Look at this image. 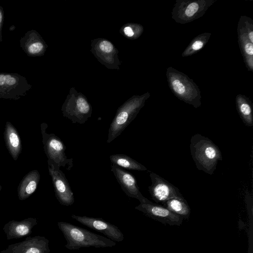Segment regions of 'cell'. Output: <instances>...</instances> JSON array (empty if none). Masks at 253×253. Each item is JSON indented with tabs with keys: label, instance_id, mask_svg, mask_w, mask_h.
Returning a JSON list of instances; mask_svg holds the SVG:
<instances>
[{
	"label": "cell",
	"instance_id": "16",
	"mask_svg": "<svg viewBox=\"0 0 253 253\" xmlns=\"http://www.w3.org/2000/svg\"><path fill=\"white\" fill-rule=\"evenodd\" d=\"M20 46L27 56L30 57L43 55L47 47L41 35L34 30L27 31L21 38Z\"/></svg>",
	"mask_w": 253,
	"mask_h": 253
},
{
	"label": "cell",
	"instance_id": "15",
	"mask_svg": "<svg viewBox=\"0 0 253 253\" xmlns=\"http://www.w3.org/2000/svg\"><path fill=\"white\" fill-rule=\"evenodd\" d=\"M49 240L45 237H27L22 242L11 244L0 253H49Z\"/></svg>",
	"mask_w": 253,
	"mask_h": 253
},
{
	"label": "cell",
	"instance_id": "9",
	"mask_svg": "<svg viewBox=\"0 0 253 253\" xmlns=\"http://www.w3.org/2000/svg\"><path fill=\"white\" fill-rule=\"evenodd\" d=\"M150 177L152 184L148 190L152 199L156 203L163 205L173 198L185 199L178 188L164 178L153 172H150Z\"/></svg>",
	"mask_w": 253,
	"mask_h": 253
},
{
	"label": "cell",
	"instance_id": "14",
	"mask_svg": "<svg viewBox=\"0 0 253 253\" xmlns=\"http://www.w3.org/2000/svg\"><path fill=\"white\" fill-rule=\"evenodd\" d=\"M111 171L123 191L128 197L137 199L140 204L152 203L142 195L133 174L114 165L111 166Z\"/></svg>",
	"mask_w": 253,
	"mask_h": 253
},
{
	"label": "cell",
	"instance_id": "3",
	"mask_svg": "<svg viewBox=\"0 0 253 253\" xmlns=\"http://www.w3.org/2000/svg\"><path fill=\"white\" fill-rule=\"evenodd\" d=\"M169 89L179 100L198 108L202 104L199 86L187 75L170 66L166 70Z\"/></svg>",
	"mask_w": 253,
	"mask_h": 253
},
{
	"label": "cell",
	"instance_id": "19",
	"mask_svg": "<svg viewBox=\"0 0 253 253\" xmlns=\"http://www.w3.org/2000/svg\"><path fill=\"white\" fill-rule=\"evenodd\" d=\"M40 177L37 170H32L24 176L17 188L18 197L20 200L27 199L35 192Z\"/></svg>",
	"mask_w": 253,
	"mask_h": 253
},
{
	"label": "cell",
	"instance_id": "4",
	"mask_svg": "<svg viewBox=\"0 0 253 253\" xmlns=\"http://www.w3.org/2000/svg\"><path fill=\"white\" fill-rule=\"evenodd\" d=\"M150 94L126 103L120 107L110 124L107 142L110 143L118 137L136 117Z\"/></svg>",
	"mask_w": 253,
	"mask_h": 253
},
{
	"label": "cell",
	"instance_id": "20",
	"mask_svg": "<svg viewBox=\"0 0 253 253\" xmlns=\"http://www.w3.org/2000/svg\"><path fill=\"white\" fill-rule=\"evenodd\" d=\"M236 105L239 116L245 125L253 126V106L251 99L243 94L236 97Z\"/></svg>",
	"mask_w": 253,
	"mask_h": 253
},
{
	"label": "cell",
	"instance_id": "27",
	"mask_svg": "<svg viewBox=\"0 0 253 253\" xmlns=\"http://www.w3.org/2000/svg\"><path fill=\"white\" fill-rule=\"evenodd\" d=\"M1 190V186L0 185V192Z\"/></svg>",
	"mask_w": 253,
	"mask_h": 253
},
{
	"label": "cell",
	"instance_id": "12",
	"mask_svg": "<svg viewBox=\"0 0 253 253\" xmlns=\"http://www.w3.org/2000/svg\"><path fill=\"white\" fill-rule=\"evenodd\" d=\"M71 217L83 225L103 233L107 238L115 242H120L124 239L123 233L117 226L101 218L75 214H72Z\"/></svg>",
	"mask_w": 253,
	"mask_h": 253
},
{
	"label": "cell",
	"instance_id": "8",
	"mask_svg": "<svg viewBox=\"0 0 253 253\" xmlns=\"http://www.w3.org/2000/svg\"><path fill=\"white\" fill-rule=\"evenodd\" d=\"M238 42L245 65L253 71V20L241 16L237 25Z\"/></svg>",
	"mask_w": 253,
	"mask_h": 253
},
{
	"label": "cell",
	"instance_id": "26",
	"mask_svg": "<svg viewBox=\"0 0 253 253\" xmlns=\"http://www.w3.org/2000/svg\"><path fill=\"white\" fill-rule=\"evenodd\" d=\"M125 34L128 37H132L134 35V32L130 27H126L124 30Z\"/></svg>",
	"mask_w": 253,
	"mask_h": 253
},
{
	"label": "cell",
	"instance_id": "25",
	"mask_svg": "<svg viewBox=\"0 0 253 253\" xmlns=\"http://www.w3.org/2000/svg\"><path fill=\"white\" fill-rule=\"evenodd\" d=\"M4 12L2 6H0V42L2 41V29L4 22Z\"/></svg>",
	"mask_w": 253,
	"mask_h": 253
},
{
	"label": "cell",
	"instance_id": "23",
	"mask_svg": "<svg viewBox=\"0 0 253 253\" xmlns=\"http://www.w3.org/2000/svg\"><path fill=\"white\" fill-rule=\"evenodd\" d=\"M211 36V33L209 32H205L196 36L182 53V56H191L197 53L207 44Z\"/></svg>",
	"mask_w": 253,
	"mask_h": 253
},
{
	"label": "cell",
	"instance_id": "11",
	"mask_svg": "<svg viewBox=\"0 0 253 253\" xmlns=\"http://www.w3.org/2000/svg\"><path fill=\"white\" fill-rule=\"evenodd\" d=\"M64 117L73 124H84L91 117L92 109L87 101L81 96L67 101L62 107Z\"/></svg>",
	"mask_w": 253,
	"mask_h": 253
},
{
	"label": "cell",
	"instance_id": "13",
	"mask_svg": "<svg viewBox=\"0 0 253 253\" xmlns=\"http://www.w3.org/2000/svg\"><path fill=\"white\" fill-rule=\"evenodd\" d=\"M135 209L151 218L170 226H180L184 219L164 206L153 203L140 204L135 207Z\"/></svg>",
	"mask_w": 253,
	"mask_h": 253
},
{
	"label": "cell",
	"instance_id": "24",
	"mask_svg": "<svg viewBox=\"0 0 253 253\" xmlns=\"http://www.w3.org/2000/svg\"><path fill=\"white\" fill-rule=\"evenodd\" d=\"M99 48L102 51L106 53H109L113 51L114 46L110 42L104 40L100 42Z\"/></svg>",
	"mask_w": 253,
	"mask_h": 253
},
{
	"label": "cell",
	"instance_id": "10",
	"mask_svg": "<svg viewBox=\"0 0 253 253\" xmlns=\"http://www.w3.org/2000/svg\"><path fill=\"white\" fill-rule=\"evenodd\" d=\"M47 163L57 200L63 206L72 205L75 202L74 193L64 173L59 166L51 163Z\"/></svg>",
	"mask_w": 253,
	"mask_h": 253
},
{
	"label": "cell",
	"instance_id": "18",
	"mask_svg": "<svg viewBox=\"0 0 253 253\" xmlns=\"http://www.w3.org/2000/svg\"><path fill=\"white\" fill-rule=\"evenodd\" d=\"M3 136L9 154L14 160H17L22 151L21 138L16 128L9 122L5 124Z\"/></svg>",
	"mask_w": 253,
	"mask_h": 253
},
{
	"label": "cell",
	"instance_id": "21",
	"mask_svg": "<svg viewBox=\"0 0 253 253\" xmlns=\"http://www.w3.org/2000/svg\"><path fill=\"white\" fill-rule=\"evenodd\" d=\"M112 165L117 166L123 169L144 171L147 168L134 159L124 154H114L109 157Z\"/></svg>",
	"mask_w": 253,
	"mask_h": 253
},
{
	"label": "cell",
	"instance_id": "7",
	"mask_svg": "<svg viewBox=\"0 0 253 253\" xmlns=\"http://www.w3.org/2000/svg\"><path fill=\"white\" fill-rule=\"evenodd\" d=\"M31 88L25 77L17 73H0V99L18 100Z\"/></svg>",
	"mask_w": 253,
	"mask_h": 253
},
{
	"label": "cell",
	"instance_id": "1",
	"mask_svg": "<svg viewBox=\"0 0 253 253\" xmlns=\"http://www.w3.org/2000/svg\"><path fill=\"white\" fill-rule=\"evenodd\" d=\"M57 225L67 241L65 247L70 250L91 247H112L116 245V242L107 237L70 223L59 221Z\"/></svg>",
	"mask_w": 253,
	"mask_h": 253
},
{
	"label": "cell",
	"instance_id": "5",
	"mask_svg": "<svg viewBox=\"0 0 253 253\" xmlns=\"http://www.w3.org/2000/svg\"><path fill=\"white\" fill-rule=\"evenodd\" d=\"M43 149L47 157V162L53 163L60 168L63 167L68 170L73 166V159H68L65 151L66 146L62 140L54 133H47L46 129L47 125H41Z\"/></svg>",
	"mask_w": 253,
	"mask_h": 253
},
{
	"label": "cell",
	"instance_id": "6",
	"mask_svg": "<svg viewBox=\"0 0 253 253\" xmlns=\"http://www.w3.org/2000/svg\"><path fill=\"white\" fill-rule=\"evenodd\" d=\"M217 0H176L171 12L177 23L187 24L202 17Z\"/></svg>",
	"mask_w": 253,
	"mask_h": 253
},
{
	"label": "cell",
	"instance_id": "2",
	"mask_svg": "<svg viewBox=\"0 0 253 253\" xmlns=\"http://www.w3.org/2000/svg\"><path fill=\"white\" fill-rule=\"evenodd\" d=\"M190 149L198 169L212 175L218 162L222 160L218 147L209 138L197 133L191 138Z\"/></svg>",
	"mask_w": 253,
	"mask_h": 253
},
{
	"label": "cell",
	"instance_id": "17",
	"mask_svg": "<svg viewBox=\"0 0 253 253\" xmlns=\"http://www.w3.org/2000/svg\"><path fill=\"white\" fill-rule=\"evenodd\" d=\"M37 223V219L34 217H28L21 221L12 220L4 225L3 230L7 240L19 239L30 235Z\"/></svg>",
	"mask_w": 253,
	"mask_h": 253
},
{
	"label": "cell",
	"instance_id": "22",
	"mask_svg": "<svg viewBox=\"0 0 253 253\" xmlns=\"http://www.w3.org/2000/svg\"><path fill=\"white\" fill-rule=\"evenodd\" d=\"M163 206L184 219L188 220L189 218L190 208L185 199L173 198L167 201Z\"/></svg>",
	"mask_w": 253,
	"mask_h": 253
}]
</instances>
